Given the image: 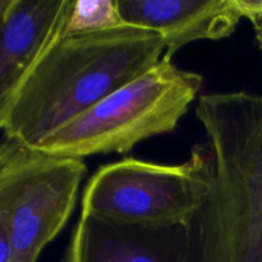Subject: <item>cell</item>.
<instances>
[{
    "mask_svg": "<svg viewBox=\"0 0 262 262\" xmlns=\"http://www.w3.org/2000/svg\"><path fill=\"white\" fill-rule=\"evenodd\" d=\"M196 117L207 192L179 262H262V91L204 94Z\"/></svg>",
    "mask_w": 262,
    "mask_h": 262,
    "instance_id": "obj_1",
    "label": "cell"
},
{
    "mask_svg": "<svg viewBox=\"0 0 262 262\" xmlns=\"http://www.w3.org/2000/svg\"><path fill=\"white\" fill-rule=\"evenodd\" d=\"M164 50L159 33L129 25L64 35L0 104L3 136L35 147L158 66Z\"/></svg>",
    "mask_w": 262,
    "mask_h": 262,
    "instance_id": "obj_2",
    "label": "cell"
},
{
    "mask_svg": "<svg viewBox=\"0 0 262 262\" xmlns=\"http://www.w3.org/2000/svg\"><path fill=\"white\" fill-rule=\"evenodd\" d=\"M202 83L201 74L181 69L164 56L147 73L113 92L33 148L77 159L128 154L147 138L173 132Z\"/></svg>",
    "mask_w": 262,
    "mask_h": 262,
    "instance_id": "obj_3",
    "label": "cell"
},
{
    "mask_svg": "<svg viewBox=\"0 0 262 262\" xmlns=\"http://www.w3.org/2000/svg\"><path fill=\"white\" fill-rule=\"evenodd\" d=\"M87 174L83 159L46 154L5 136L0 145V234L14 262H36L63 230Z\"/></svg>",
    "mask_w": 262,
    "mask_h": 262,
    "instance_id": "obj_4",
    "label": "cell"
},
{
    "mask_svg": "<svg viewBox=\"0 0 262 262\" xmlns=\"http://www.w3.org/2000/svg\"><path fill=\"white\" fill-rule=\"evenodd\" d=\"M207 192L199 143L182 164L127 158L102 165L84 187L81 214L146 227L187 224Z\"/></svg>",
    "mask_w": 262,
    "mask_h": 262,
    "instance_id": "obj_5",
    "label": "cell"
},
{
    "mask_svg": "<svg viewBox=\"0 0 262 262\" xmlns=\"http://www.w3.org/2000/svg\"><path fill=\"white\" fill-rule=\"evenodd\" d=\"M74 0H0V104L66 33Z\"/></svg>",
    "mask_w": 262,
    "mask_h": 262,
    "instance_id": "obj_6",
    "label": "cell"
},
{
    "mask_svg": "<svg viewBox=\"0 0 262 262\" xmlns=\"http://www.w3.org/2000/svg\"><path fill=\"white\" fill-rule=\"evenodd\" d=\"M186 224L146 227L81 214L64 262H179Z\"/></svg>",
    "mask_w": 262,
    "mask_h": 262,
    "instance_id": "obj_7",
    "label": "cell"
},
{
    "mask_svg": "<svg viewBox=\"0 0 262 262\" xmlns=\"http://www.w3.org/2000/svg\"><path fill=\"white\" fill-rule=\"evenodd\" d=\"M117 7L125 25L161 36L168 59L194 41L228 37L242 18L234 0H117Z\"/></svg>",
    "mask_w": 262,
    "mask_h": 262,
    "instance_id": "obj_8",
    "label": "cell"
},
{
    "mask_svg": "<svg viewBox=\"0 0 262 262\" xmlns=\"http://www.w3.org/2000/svg\"><path fill=\"white\" fill-rule=\"evenodd\" d=\"M124 25L117 0H74L64 35L112 30Z\"/></svg>",
    "mask_w": 262,
    "mask_h": 262,
    "instance_id": "obj_9",
    "label": "cell"
},
{
    "mask_svg": "<svg viewBox=\"0 0 262 262\" xmlns=\"http://www.w3.org/2000/svg\"><path fill=\"white\" fill-rule=\"evenodd\" d=\"M242 18H247L253 28L262 26V0H234Z\"/></svg>",
    "mask_w": 262,
    "mask_h": 262,
    "instance_id": "obj_10",
    "label": "cell"
},
{
    "mask_svg": "<svg viewBox=\"0 0 262 262\" xmlns=\"http://www.w3.org/2000/svg\"><path fill=\"white\" fill-rule=\"evenodd\" d=\"M255 33H256V42H257L258 49H260L262 53V26L261 27L255 28Z\"/></svg>",
    "mask_w": 262,
    "mask_h": 262,
    "instance_id": "obj_11",
    "label": "cell"
}]
</instances>
